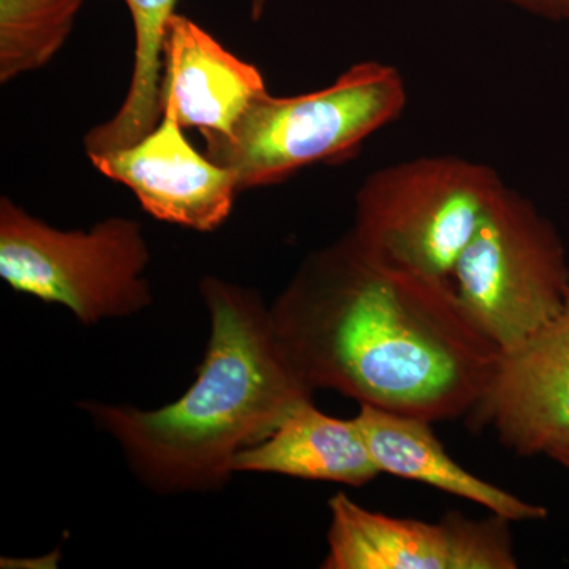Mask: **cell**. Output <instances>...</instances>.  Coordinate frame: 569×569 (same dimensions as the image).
I'll use <instances>...</instances> for the list:
<instances>
[{"label": "cell", "mask_w": 569, "mask_h": 569, "mask_svg": "<svg viewBox=\"0 0 569 569\" xmlns=\"http://www.w3.org/2000/svg\"><path fill=\"white\" fill-rule=\"evenodd\" d=\"M271 316L313 391L432 425L475 410L500 356L451 282L385 263L351 233L302 261Z\"/></svg>", "instance_id": "1"}, {"label": "cell", "mask_w": 569, "mask_h": 569, "mask_svg": "<svg viewBox=\"0 0 569 569\" xmlns=\"http://www.w3.org/2000/svg\"><path fill=\"white\" fill-rule=\"evenodd\" d=\"M200 293L211 332L197 378L179 399L156 410L81 403L118 441L134 477L164 496L223 489L239 452L271 436L316 395L288 358L271 307L257 291L206 277Z\"/></svg>", "instance_id": "2"}, {"label": "cell", "mask_w": 569, "mask_h": 569, "mask_svg": "<svg viewBox=\"0 0 569 569\" xmlns=\"http://www.w3.org/2000/svg\"><path fill=\"white\" fill-rule=\"evenodd\" d=\"M407 100L396 67L355 63L320 91L260 93L230 137L206 144V156L234 174L239 190L276 186L312 164L350 159L400 118Z\"/></svg>", "instance_id": "3"}, {"label": "cell", "mask_w": 569, "mask_h": 569, "mask_svg": "<svg viewBox=\"0 0 569 569\" xmlns=\"http://www.w3.org/2000/svg\"><path fill=\"white\" fill-rule=\"evenodd\" d=\"M507 183L492 167L458 156H427L367 176L350 233L378 260L451 282L482 217Z\"/></svg>", "instance_id": "4"}, {"label": "cell", "mask_w": 569, "mask_h": 569, "mask_svg": "<svg viewBox=\"0 0 569 569\" xmlns=\"http://www.w3.org/2000/svg\"><path fill=\"white\" fill-rule=\"evenodd\" d=\"M151 253L141 224L110 217L91 230H58L0 200V277L18 293L67 307L82 325L141 312L152 301Z\"/></svg>", "instance_id": "5"}, {"label": "cell", "mask_w": 569, "mask_h": 569, "mask_svg": "<svg viewBox=\"0 0 569 569\" xmlns=\"http://www.w3.org/2000/svg\"><path fill=\"white\" fill-rule=\"evenodd\" d=\"M451 283L467 317L507 351L563 309L567 247L529 198L505 187L460 254Z\"/></svg>", "instance_id": "6"}, {"label": "cell", "mask_w": 569, "mask_h": 569, "mask_svg": "<svg viewBox=\"0 0 569 569\" xmlns=\"http://www.w3.org/2000/svg\"><path fill=\"white\" fill-rule=\"evenodd\" d=\"M325 569H516L512 522L451 511L437 522L372 511L337 492Z\"/></svg>", "instance_id": "7"}, {"label": "cell", "mask_w": 569, "mask_h": 569, "mask_svg": "<svg viewBox=\"0 0 569 569\" xmlns=\"http://www.w3.org/2000/svg\"><path fill=\"white\" fill-rule=\"evenodd\" d=\"M470 417L519 456L569 447V295L559 316L507 351Z\"/></svg>", "instance_id": "8"}, {"label": "cell", "mask_w": 569, "mask_h": 569, "mask_svg": "<svg viewBox=\"0 0 569 569\" xmlns=\"http://www.w3.org/2000/svg\"><path fill=\"white\" fill-rule=\"evenodd\" d=\"M182 129L173 104L164 103L152 132L91 162L107 178L129 187L157 220L208 233L230 217L241 190L234 174L198 152Z\"/></svg>", "instance_id": "9"}, {"label": "cell", "mask_w": 569, "mask_h": 569, "mask_svg": "<svg viewBox=\"0 0 569 569\" xmlns=\"http://www.w3.org/2000/svg\"><path fill=\"white\" fill-rule=\"evenodd\" d=\"M263 74L241 61L203 28L174 13L163 48L162 100L173 104L183 129L208 142L224 140L260 93Z\"/></svg>", "instance_id": "10"}, {"label": "cell", "mask_w": 569, "mask_h": 569, "mask_svg": "<svg viewBox=\"0 0 569 569\" xmlns=\"http://www.w3.org/2000/svg\"><path fill=\"white\" fill-rule=\"evenodd\" d=\"M355 418L381 475L463 498L512 523L548 518V508L522 500L460 466L433 433L432 422L370 406H359Z\"/></svg>", "instance_id": "11"}, {"label": "cell", "mask_w": 569, "mask_h": 569, "mask_svg": "<svg viewBox=\"0 0 569 569\" xmlns=\"http://www.w3.org/2000/svg\"><path fill=\"white\" fill-rule=\"evenodd\" d=\"M234 473H271L365 488L380 477L356 418L329 417L313 400L295 408L274 432L239 452Z\"/></svg>", "instance_id": "12"}, {"label": "cell", "mask_w": 569, "mask_h": 569, "mask_svg": "<svg viewBox=\"0 0 569 569\" xmlns=\"http://www.w3.org/2000/svg\"><path fill=\"white\" fill-rule=\"evenodd\" d=\"M134 29L129 91L110 121L84 137L89 159L132 146L156 129L163 116V48L178 0H123Z\"/></svg>", "instance_id": "13"}, {"label": "cell", "mask_w": 569, "mask_h": 569, "mask_svg": "<svg viewBox=\"0 0 569 569\" xmlns=\"http://www.w3.org/2000/svg\"><path fill=\"white\" fill-rule=\"evenodd\" d=\"M84 0H0V81L39 70L69 39Z\"/></svg>", "instance_id": "14"}, {"label": "cell", "mask_w": 569, "mask_h": 569, "mask_svg": "<svg viewBox=\"0 0 569 569\" xmlns=\"http://www.w3.org/2000/svg\"><path fill=\"white\" fill-rule=\"evenodd\" d=\"M516 9L542 18V20L569 22V0H496Z\"/></svg>", "instance_id": "15"}, {"label": "cell", "mask_w": 569, "mask_h": 569, "mask_svg": "<svg viewBox=\"0 0 569 569\" xmlns=\"http://www.w3.org/2000/svg\"><path fill=\"white\" fill-rule=\"evenodd\" d=\"M266 6H268V0H252V3H250V17H252V20L258 21L263 17Z\"/></svg>", "instance_id": "16"}, {"label": "cell", "mask_w": 569, "mask_h": 569, "mask_svg": "<svg viewBox=\"0 0 569 569\" xmlns=\"http://www.w3.org/2000/svg\"><path fill=\"white\" fill-rule=\"evenodd\" d=\"M549 458L556 460L557 463H560L561 467L567 468L569 471V447L559 449V451L550 455Z\"/></svg>", "instance_id": "17"}]
</instances>
